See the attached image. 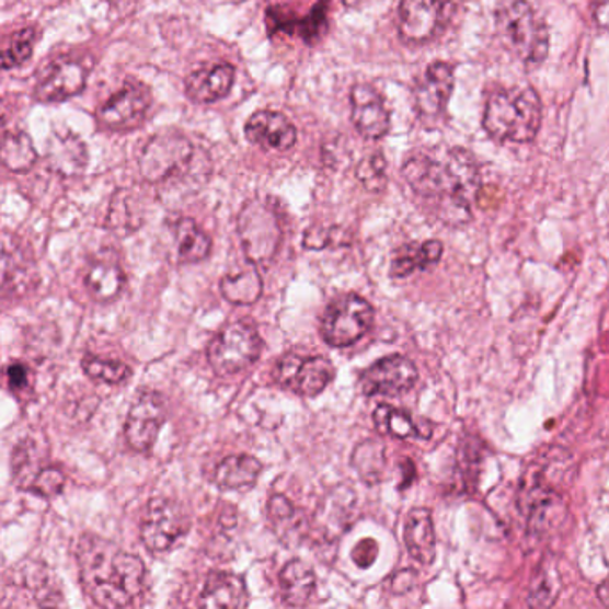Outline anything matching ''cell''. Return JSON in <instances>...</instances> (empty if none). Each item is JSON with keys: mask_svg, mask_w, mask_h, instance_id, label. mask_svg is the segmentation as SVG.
Listing matches in <instances>:
<instances>
[{"mask_svg": "<svg viewBox=\"0 0 609 609\" xmlns=\"http://www.w3.org/2000/svg\"><path fill=\"white\" fill-rule=\"evenodd\" d=\"M76 558L81 585L93 605L101 608H127L146 588L143 561L104 538H81Z\"/></svg>", "mask_w": 609, "mask_h": 609, "instance_id": "obj_1", "label": "cell"}, {"mask_svg": "<svg viewBox=\"0 0 609 609\" xmlns=\"http://www.w3.org/2000/svg\"><path fill=\"white\" fill-rule=\"evenodd\" d=\"M566 460V450L552 449L532 461L524 472L518 492V508L529 520V531L545 535L565 515L566 506L561 489L566 470L572 469Z\"/></svg>", "mask_w": 609, "mask_h": 609, "instance_id": "obj_2", "label": "cell"}, {"mask_svg": "<svg viewBox=\"0 0 609 609\" xmlns=\"http://www.w3.org/2000/svg\"><path fill=\"white\" fill-rule=\"evenodd\" d=\"M542 120V99L537 90H495L484 106L483 129L497 143H531L540 133Z\"/></svg>", "mask_w": 609, "mask_h": 609, "instance_id": "obj_3", "label": "cell"}, {"mask_svg": "<svg viewBox=\"0 0 609 609\" xmlns=\"http://www.w3.org/2000/svg\"><path fill=\"white\" fill-rule=\"evenodd\" d=\"M494 16L498 36L515 58L529 68L545 61L551 50V33L545 20L538 16L527 0H498Z\"/></svg>", "mask_w": 609, "mask_h": 609, "instance_id": "obj_4", "label": "cell"}, {"mask_svg": "<svg viewBox=\"0 0 609 609\" xmlns=\"http://www.w3.org/2000/svg\"><path fill=\"white\" fill-rule=\"evenodd\" d=\"M262 336L249 320L226 325L208 345L209 367L218 376H232L251 367L262 354Z\"/></svg>", "mask_w": 609, "mask_h": 609, "instance_id": "obj_5", "label": "cell"}, {"mask_svg": "<svg viewBox=\"0 0 609 609\" xmlns=\"http://www.w3.org/2000/svg\"><path fill=\"white\" fill-rule=\"evenodd\" d=\"M238 234L252 265H266L276 256L283 240L279 217L271 204L252 198L238 215Z\"/></svg>", "mask_w": 609, "mask_h": 609, "instance_id": "obj_6", "label": "cell"}, {"mask_svg": "<svg viewBox=\"0 0 609 609\" xmlns=\"http://www.w3.org/2000/svg\"><path fill=\"white\" fill-rule=\"evenodd\" d=\"M194 163L195 149L192 141L183 133L163 131L147 141L138 166L147 183L158 184L186 174Z\"/></svg>", "mask_w": 609, "mask_h": 609, "instance_id": "obj_7", "label": "cell"}, {"mask_svg": "<svg viewBox=\"0 0 609 609\" xmlns=\"http://www.w3.org/2000/svg\"><path fill=\"white\" fill-rule=\"evenodd\" d=\"M374 324V308L367 299L356 294L334 297L320 322V333L325 344L344 348L356 344Z\"/></svg>", "mask_w": 609, "mask_h": 609, "instance_id": "obj_8", "label": "cell"}, {"mask_svg": "<svg viewBox=\"0 0 609 609\" xmlns=\"http://www.w3.org/2000/svg\"><path fill=\"white\" fill-rule=\"evenodd\" d=\"M455 11L452 0H401L399 36L406 44H427L447 30Z\"/></svg>", "mask_w": 609, "mask_h": 609, "instance_id": "obj_9", "label": "cell"}, {"mask_svg": "<svg viewBox=\"0 0 609 609\" xmlns=\"http://www.w3.org/2000/svg\"><path fill=\"white\" fill-rule=\"evenodd\" d=\"M272 376L279 387L297 395L317 397L333 381L334 367L324 356H300L290 353L276 363Z\"/></svg>", "mask_w": 609, "mask_h": 609, "instance_id": "obj_10", "label": "cell"}, {"mask_svg": "<svg viewBox=\"0 0 609 609\" xmlns=\"http://www.w3.org/2000/svg\"><path fill=\"white\" fill-rule=\"evenodd\" d=\"M152 95L147 84L129 79L120 92L107 99L97 110V122L107 131H131L146 120Z\"/></svg>", "mask_w": 609, "mask_h": 609, "instance_id": "obj_11", "label": "cell"}, {"mask_svg": "<svg viewBox=\"0 0 609 609\" xmlns=\"http://www.w3.org/2000/svg\"><path fill=\"white\" fill-rule=\"evenodd\" d=\"M188 518L166 498H150L141 518V542L152 554L166 552L188 532Z\"/></svg>", "mask_w": 609, "mask_h": 609, "instance_id": "obj_12", "label": "cell"}, {"mask_svg": "<svg viewBox=\"0 0 609 609\" xmlns=\"http://www.w3.org/2000/svg\"><path fill=\"white\" fill-rule=\"evenodd\" d=\"M418 381V370L415 363L401 354L387 356L372 363L359 376V390L363 395L399 397L410 392Z\"/></svg>", "mask_w": 609, "mask_h": 609, "instance_id": "obj_13", "label": "cell"}, {"mask_svg": "<svg viewBox=\"0 0 609 609\" xmlns=\"http://www.w3.org/2000/svg\"><path fill=\"white\" fill-rule=\"evenodd\" d=\"M88 70L73 58H58L39 72L34 87V99L42 104H54L76 97L87 87Z\"/></svg>", "mask_w": 609, "mask_h": 609, "instance_id": "obj_14", "label": "cell"}, {"mask_svg": "<svg viewBox=\"0 0 609 609\" xmlns=\"http://www.w3.org/2000/svg\"><path fill=\"white\" fill-rule=\"evenodd\" d=\"M351 115L356 131L367 140H381L392 126L384 99L372 84L359 83L351 90Z\"/></svg>", "mask_w": 609, "mask_h": 609, "instance_id": "obj_15", "label": "cell"}, {"mask_svg": "<svg viewBox=\"0 0 609 609\" xmlns=\"http://www.w3.org/2000/svg\"><path fill=\"white\" fill-rule=\"evenodd\" d=\"M165 406L156 393H141L133 404L124 426L127 444L138 452H147L154 445L165 424Z\"/></svg>", "mask_w": 609, "mask_h": 609, "instance_id": "obj_16", "label": "cell"}, {"mask_svg": "<svg viewBox=\"0 0 609 609\" xmlns=\"http://www.w3.org/2000/svg\"><path fill=\"white\" fill-rule=\"evenodd\" d=\"M452 90H455V68L445 61L430 64L413 90L418 116L421 118H438L444 115Z\"/></svg>", "mask_w": 609, "mask_h": 609, "instance_id": "obj_17", "label": "cell"}, {"mask_svg": "<svg viewBox=\"0 0 609 609\" xmlns=\"http://www.w3.org/2000/svg\"><path fill=\"white\" fill-rule=\"evenodd\" d=\"M245 138L252 146L266 150L291 149L297 143V127L291 124L288 116L272 110H262L249 118L245 124Z\"/></svg>", "mask_w": 609, "mask_h": 609, "instance_id": "obj_18", "label": "cell"}, {"mask_svg": "<svg viewBox=\"0 0 609 609\" xmlns=\"http://www.w3.org/2000/svg\"><path fill=\"white\" fill-rule=\"evenodd\" d=\"M356 497L347 486H336L320 501L314 512L313 531L325 542H334L336 537L347 531L353 520Z\"/></svg>", "mask_w": 609, "mask_h": 609, "instance_id": "obj_19", "label": "cell"}, {"mask_svg": "<svg viewBox=\"0 0 609 609\" xmlns=\"http://www.w3.org/2000/svg\"><path fill=\"white\" fill-rule=\"evenodd\" d=\"M237 79V70L229 64L208 65L189 73L184 92L195 104H211L228 97Z\"/></svg>", "mask_w": 609, "mask_h": 609, "instance_id": "obj_20", "label": "cell"}, {"mask_svg": "<svg viewBox=\"0 0 609 609\" xmlns=\"http://www.w3.org/2000/svg\"><path fill=\"white\" fill-rule=\"evenodd\" d=\"M47 165L56 174L72 177L83 174L88 166V150L84 141L72 131H53L47 141Z\"/></svg>", "mask_w": 609, "mask_h": 609, "instance_id": "obj_21", "label": "cell"}, {"mask_svg": "<svg viewBox=\"0 0 609 609\" xmlns=\"http://www.w3.org/2000/svg\"><path fill=\"white\" fill-rule=\"evenodd\" d=\"M198 606L209 609H240L249 606L245 579L232 572L215 571L209 574L204 590L198 597Z\"/></svg>", "mask_w": 609, "mask_h": 609, "instance_id": "obj_22", "label": "cell"}, {"mask_svg": "<svg viewBox=\"0 0 609 609\" xmlns=\"http://www.w3.org/2000/svg\"><path fill=\"white\" fill-rule=\"evenodd\" d=\"M266 517L272 532L288 547L297 545L310 531V524L306 522L304 513L300 512L285 495H272L268 498Z\"/></svg>", "mask_w": 609, "mask_h": 609, "instance_id": "obj_23", "label": "cell"}, {"mask_svg": "<svg viewBox=\"0 0 609 609\" xmlns=\"http://www.w3.org/2000/svg\"><path fill=\"white\" fill-rule=\"evenodd\" d=\"M404 543L413 560L424 566L433 565L436 558V535L429 509L415 508L407 513Z\"/></svg>", "mask_w": 609, "mask_h": 609, "instance_id": "obj_24", "label": "cell"}, {"mask_svg": "<svg viewBox=\"0 0 609 609\" xmlns=\"http://www.w3.org/2000/svg\"><path fill=\"white\" fill-rule=\"evenodd\" d=\"M444 245L438 240H427L424 243H406L397 249L393 254L390 276L393 279H404L415 272L426 271L429 266L440 262Z\"/></svg>", "mask_w": 609, "mask_h": 609, "instance_id": "obj_25", "label": "cell"}, {"mask_svg": "<svg viewBox=\"0 0 609 609\" xmlns=\"http://www.w3.org/2000/svg\"><path fill=\"white\" fill-rule=\"evenodd\" d=\"M262 461L249 455L228 456L217 464L214 483L220 490L242 492L256 484L257 475L262 472Z\"/></svg>", "mask_w": 609, "mask_h": 609, "instance_id": "obj_26", "label": "cell"}, {"mask_svg": "<svg viewBox=\"0 0 609 609\" xmlns=\"http://www.w3.org/2000/svg\"><path fill=\"white\" fill-rule=\"evenodd\" d=\"M280 595L288 606H306L313 597L317 577L310 566L300 560H291L279 574Z\"/></svg>", "mask_w": 609, "mask_h": 609, "instance_id": "obj_27", "label": "cell"}, {"mask_svg": "<svg viewBox=\"0 0 609 609\" xmlns=\"http://www.w3.org/2000/svg\"><path fill=\"white\" fill-rule=\"evenodd\" d=\"M331 0H319L311 8L308 15L300 20H280L279 16L271 15L268 20L274 22L271 30L285 31V33H294L299 36L304 44L313 45L319 42L320 36L328 31V13H330Z\"/></svg>", "mask_w": 609, "mask_h": 609, "instance_id": "obj_28", "label": "cell"}, {"mask_svg": "<svg viewBox=\"0 0 609 609\" xmlns=\"http://www.w3.org/2000/svg\"><path fill=\"white\" fill-rule=\"evenodd\" d=\"M126 277L120 266L113 262H95L88 268L84 286L99 302H110L120 294Z\"/></svg>", "mask_w": 609, "mask_h": 609, "instance_id": "obj_29", "label": "cell"}, {"mask_svg": "<svg viewBox=\"0 0 609 609\" xmlns=\"http://www.w3.org/2000/svg\"><path fill=\"white\" fill-rule=\"evenodd\" d=\"M175 238L180 248V262L184 265L204 262L211 254L214 242L198 228L194 218H181L180 222L175 223Z\"/></svg>", "mask_w": 609, "mask_h": 609, "instance_id": "obj_30", "label": "cell"}, {"mask_svg": "<svg viewBox=\"0 0 609 609\" xmlns=\"http://www.w3.org/2000/svg\"><path fill=\"white\" fill-rule=\"evenodd\" d=\"M374 424L381 435L393 436L397 440H412V438L429 436V433L422 430L421 424L410 413L387 406V404L376 407Z\"/></svg>", "mask_w": 609, "mask_h": 609, "instance_id": "obj_31", "label": "cell"}, {"mask_svg": "<svg viewBox=\"0 0 609 609\" xmlns=\"http://www.w3.org/2000/svg\"><path fill=\"white\" fill-rule=\"evenodd\" d=\"M223 299L231 304L251 306L260 300L263 294V280L257 274L256 265L249 266L234 276H226L220 280Z\"/></svg>", "mask_w": 609, "mask_h": 609, "instance_id": "obj_32", "label": "cell"}, {"mask_svg": "<svg viewBox=\"0 0 609 609\" xmlns=\"http://www.w3.org/2000/svg\"><path fill=\"white\" fill-rule=\"evenodd\" d=\"M38 161V152L34 149L33 140L25 133H4L2 141V163L5 169L15 174L30 172Z\"/></svg>", "mask_w": 609, "mask_h": 609, "instance_id": "obj_33", "label": "cell"}, {"mask_svg": "<svg viewBox=\"0 0 609 609\" xmlns=\"http://www.w3.org/2000/svg\"><path fill=\"white\" fill-rule=\"evenodd\" d=\"M353 467L359 478L367 484H376L381 481L387 469V456L384 445L379 440H365L354 449Z\"/></svg>", "mask_w": 609, "mask_h": 609, "instance_id": "obj_34", "label": "cell"}, {"mask_svg": "<svg viewBox=\"0 0 609 609\" xmlns=\"http://www.w3.org/2000/svg\"><path fill=\"white\" fill-rule=\"evenodd\" d=\"M84 374L93 381L106 382V384H122L131 376V368L126 363L113 361V359H99L87 354L83 361Z\"/></svg>", "mask_w": 609, "mask_h": 609, "instance_id": "obj_35", "label": "cell"}, {"mask_svg": "<svg viewBox=\"0 0 609 609\" xmlns=\"http://www.w3.org/2000/svg\"><path fill=\"white\" fill-rule=\"evenodd\" d=\"M356 180L365 186L368 192L379 194L382 189L387 188V160L381 152L367 156L365 160L359 161L356 166Z\"/></svg>", "mask_w": 609, "mask_h": 609, "instance_id": "obj_36", "label": "cell"}, {"mask_svg": "<svg viewBox=\"0 0 609 609\" xmlns=\"http://www.w3.org/2000/svg\"><path fill=\"white\" fill-rule=\"evenodd\" d=\"M34 42H36V31L31 27L19 31L11 39V44L2 50V68L11 70L24 65L33 56Z\"/></svg>", "mask_w": 609, "mask_h": 609, "instance_id": "obj_37", "label": "cell"}, {"mask_svg": "<svg viewBox=\"0 0 609 609\" xmlns=\"http://www.w3.org/2000/svg\"><path fill=\"white\" fill-rule=\"evenodd\" d=\"M65 489V475L58 467H44L31 481L27 492L38 497L53 498Z\"/></svg>", "mask_w": 609, "mask_h": 609, "instance_id": "obj_38", "label": "cell"}, {"mask_svg": "<svg viewBox=\"0 0 609 609\" xmlns=\"http://www.w3.org/2000/svg\"><path fill=\"white\" fill-rule=\"evenodd\" d=\"M342 232L340 228H322V226H311L304 234V248L313 251L334 248L336 245V234ZM342 245V243H340Z\"/></svg>", "mask_w": 609, "mask_h": 609, "instance_id": "obj_39", "label": "cell"}, {"mask_svg": "<svg viewBox=\"0 0 609 609\" xmlns=\"http://www.w3.org/2000/svg\"><path fill=\"white\" fill-rule=\"evenodd\" d=\"M379 545L372 538H365L353 549V561L359 568H368L378 560Z\"/></svg>", "mask_w": 609, "mask_h": 609, "instance_id": "obj_40", "label": "cell"}, {"mask_svg": "<svg viewBox=\"0 0 609 609\" xmlns=\"http://www.w3.org/2000/svg\"><path fill=\"white\" fill-rule=\"evenodd\" d=\"M5 376H8V382H10L13 392H20V390H27L30 388L31 372L24 363H11L8 370H5Z\"/></svg>", "mask_w": 609, "mask_h": 609, "instance_id": "obj_41", "label": "cell"}, {"mask_svg": "<svg viewBox=\"0 0 609 609\" xmlns=\"http://www.w3.org/2000/svg\"><path fill=\"white\" fill-rule=\"evenodd\" d=\"M594 22L600 30L609 31V0H595Z\"/></svg>", "mask_w": 609, "mask_h": 609, "instance_id": "obj_42", "label": "cell"}, {"mask_svg": "<svg viewBox=\"0 0 609 609\" xmlns=\"http://www.w3.org/2000/svg\"><path fill=\"white\" fill-rule=\"evenodd\" d=\"M597 597L606 608H609V577L600 583L599 588H597Z\"/></svg>", "mask_w": 609, "mask_h": 609, "instance_id": "obj_43", "label": "cell"}, {"mask_svg": "<svg viewBox=\"0 0 609 609\" xmlns=\"http://www.w3.org/2000/svg\"><path fill=\"white\" fill-rule=\"evenodd\" d=\"M359 0H344V4L348 5V8H353V5L358 4Z\"/></svg>", "mask_w": 609, "mask_h": 609, "instance_id": "obj_44", "label": "cell"}]
</instances>
